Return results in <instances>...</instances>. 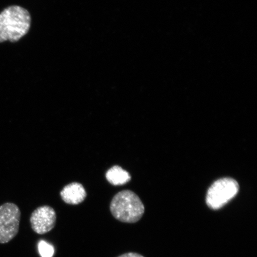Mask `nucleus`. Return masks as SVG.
Masks as SVG:
<instances>
[{"instance_id": "f257e3e1", "label": "nucleus", "mask_w": 257, "mask_h": 257, "mask_svg": "<svg viewBox=\"0 0 257 257\" xmlns=\"http://www.w3.org/2000/svg\"><path fill=\"white\" fill-rule=\"evenodd\" d=\"M31 25V16L19 6H11L0 13V43L18 42L28 34Z\"/></svg>"}, {"instance_id": "f03ea898", "label": "nucleus", "mask_w": 257, "mask_h": 257, "mask_svg": "<svg viewBox=\"0 0 257 257\" xmlns=\"http://www.w3.org/2000/svg\"><path fill=\"white\" fill-rule=\"evenodd\" d=\"M111 213L115 219L127 223H134L142 218L144 205L136 193L131 190L118 192L110 205Z\"/></svg>"}, {"instance_id": "7ed1b4c3", "label": "nucleus", "mask_w": 257, "mask_h": 257, "mask_svg": "<svg viewBox=\"0 0 257 257\" xmlns=\"http://www.w3.org/2000/svg\"><path fill=\"white\" fill-rule=\"evenodd\" d=\"M239 190L238 183L230 178L218 179L207 193L206 203L212 210H218L235 197Z\"/></svg>"}, {"instance_id": "20e7f679", "label": "nucleus", "mask_w": 257, "mask_h": 257, "mask_svg": "<svg viewBox=\"0 0 257 257\" xmlns=\"http://www.w3.org/2000/svg\"><path fill=\"white\" fill-rule=\"evenodd\" d=\"M21 216L20 209L14 203L0 206V243H7L17 235Z\"/></svg>"}, {"instance_id": "39448f33", "label": "nucleus", "mask_w": 257, "mask_h": 257, "mask_svg": "<svg viewBox=\"0 0 257 257\" xmlns=\"http://www.w3.org/2000/svg\"><path fill=\"white\" fill-rule=\"evenodd\" d=\"M57 216L54 208L48 205L38 207L30 217L32 230L36 233L43 234L50 232L55 227Z\"/></svg>"}, {"instance_id": "423d86ee", "label": "nucleus", "mask_w": 257, "mask_h": 257, "mask_svg": "<svg viewBox=\"0 0 257 257\" xmlns=\"http://www.w3.org/2000/svg\"><path fill=\"white\" fill-rule=\"evenodd\" d=\"M61 198L67 204L78 205L84 201L87 196L83 186L78 182H72L64 186L60 192Z\"/></svg>"}, {"instance_id": "0eeeda50", "label": "nucleus", "mask_w": 257, "mask_h": 257, "mask_svg": "<svg viewBox=\"0 0 257 257\" xmlns=\"http://www.w3.org/2000/svg\"><path fill=\"white\" fill-rule=\"evenodd\" d=\"M105 178L110 184L120 186L126 184L131 180L130 173L119 166H114L107 170Z\"/></svg>"}, {"instance_id": "6e6552de", "label": "nucleus", "mask_w": 257, "mask_h": 257, "mask_svg": "<svg viewBox=\"0 0 257 257\" xmlns=\"http://www.w3.org/2000/svg\"><path fill=\"white\" fill-rule=\"evenodd\" d=\"M38 249L41 257H53L54 255V246L46 241L41 240L38 242Z\"/></svg>"}, {"instance_id": "1a4fd4ad", "label": "nucleus", "mask_w": 257, "mask_h": 257, "mask_svg": "<svg viewBox=\"0 0 257 257\" xmlns=\"http://www.w3.org/2000/svg\"><path fill=\"white\" fill-rule=\"evenodd\" d=\"M118 257H144L143 255L139 254V253H135V252H128L126 253H124V254H122L121 255Z\"/></svg>"}]
</instances>
